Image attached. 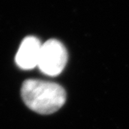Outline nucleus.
Listing matches in <instances>:
<instances>
[{
    "label": "nucleus",
    "mask_w": 129,
    "mask_h": 129,
    "mask_svg": "<svg viewBox=\"0 0 129 129\" xmlns=\"http://www.w3.org/2000/svg\"><path fill=\"white\" fill-rule=\"evenodd\" d=\"M68 57L64 45L57 40L51 39L42 45L37 66L42 73L56 76L64 70Z\"/></svg>",
    "instance_id": "nucleus-2"
},
{
    "label": "nucleus",
    "mask_w": 129,
    "mask_h": 129,
    "mask_svg": "<svg viewBox=\"0 0 129 129\" xmlns=\"http://www.w3.org/2000/svg\"><path fill=\"white\" fill-rule=\"evenodd\" d=\"M21 95L25 105L40 114L55 113L66 101V92L59 84L37 79L25 80Z\"/></svg>",
    "instance_id": "nucleus-1"
},
{
    "label": "nucleus",
    "mask_w": 129,
    "mask_h": 129,
    "mask_svg": "<svg viewBox=\"0 0 129 129\" xmlns=\"http://www.w3.org/2000/svg\"><path fill=\"white\" fill-rule=\"evenodd\" d=\"M42 44L35 36H27L24 39L15 57L16 63L23 70H31L38 64Z\"/></svg>",
    "instance_id": "nucleus-3"
}]
</instances>
